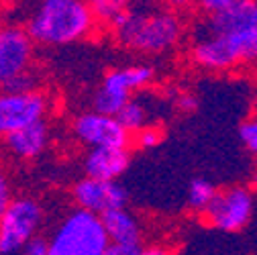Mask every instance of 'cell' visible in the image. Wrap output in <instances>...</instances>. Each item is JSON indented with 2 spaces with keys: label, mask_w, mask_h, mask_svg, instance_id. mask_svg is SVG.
<instances>
[{
  "label": "cell",
  "mask_w": 257,
  "mask_h": 255,
  "mask_svg": "<svg viewBox=\"0 0 257 255\" xmlns=\"http://www.w3.org/2000/svg\"><path fill=\"white\" fill-rule=\"evenodd\" d=\"M120 45L139 53H166L182 39V19L168 9L128 5L112 25Z\"/></svg>",
  "instance_id": "cell-1"
},
{
  "label": "cell",
  "mask_w": 257,
  "mask_h": 255,
  "mask_svg": "<svg viewBox=\"0 0 257 255\" xmlns=\"http://www.w3.org/2000/svg\"><path fill=\"white\" fill-rule=\"evenodd\" d=\"M90 3L82 0H43L27 19L25 31L33 43L68 45L86 39L94 29Z\"/></svg>",
  "instance_id": "cell-2"
},
{
  "label": "cell",
  "mask_w": 257,
  "mask_h": 255,
  "mask_svg": "<svg viewBox=\"0 0 257 255\" xmlns=\"http://www.w3.org/2000/svg\"><path fill=\"white\" fill-rule=\"evenodd\" d=\"M190 57L208 72H227L243 63H257V29L237 35H192Z\"/></svg>",
  "instance_id": "cell-3"
},
{
  "label": "cell",
  "mask_w": 257,
  "mask_h": 255,
  "mask_svg": "<svg viewBox=\"0 0 257 255\" xmlns=\"http://www.w3.org/2000/svg\"><path fill=\"white\" fill-rule=\"evenodd\" d=\"M108 243L102 218L76 208L55 225L47 255H102Z\"/></svg>",
  "instance_id": "cell-4"
},
{
  "label": "cell",
  "mask_w": 257,
  "mask_h": 255,
  "mask_svg": "<svg viewBox=\"0 0 257 255\" xmlns=\"http://www.w3.org/2000/svg\"><path fill=\"white\" fill-rule=\"evenodd\" d=\"M43 208L35 198L21 196L0 212V255H15L29 241L39 237Z\"/></svg>",
  "instance_id": "cell-5"
},
{
  "label": "cell",
  "mask_w": 257,
  "mask_h": 255,
  "mask_svg": "<svg viewBox=\"0 0 257 255\" xmlns=\"http://www.w3.org/2000/svg\"><path fill=\"white\" fill-rule=\"evenodd\" d=\"M153 76L155 72L151 66H126L110 70L92 98L94 110L100 114L116 116L122 106L131 100V92L149 86Z\"/></svg>",
  "instance_id": "cell-6"
},
{
  "label": "cell",
  "mask_w": 257,
  "mask_h": 255,
  "mask_svg": "<svg viewBox=\"0 0 257 255\" xmlns=\"http://www.w3.org/2000/svg\"><path fill=\"white\" fill-rule=\"evenodd\" d=\"M253 208L255 198L247 186H227L216 192L210 206L202 212V218L216 231L235 233L249 225Z\"/></svg>",
  "instance_id": "cell-7"
},
{
  "label": "cell",
  "mask_w": 257,
  "mask_h": 255,
  "mask_svg": "<svg viewBox=\"0 0 257 255\" xmlns=\"http://www.w3.org/2000/svg\"><path fill=\"white\" fill-rule=\"evenodd\" d=\"M49 108L43 92H7L0 90V137H9L29 124L41 122Z\"/></svg>",
  "instance_id": "cell-8"
},
{
  "label": "cell",
  "mask_w": 257,
  "mask_h": 255,
  "mask_svg": "<svg viewBox=\"0 0 257 255\" xmlns=\"http://www.w3.org/2000/svg\"><path fill=\"white\" fill-rule=\"evenodd\" d=\"M257 29V3L255 0H229L218 13L204 15L192 35H237Z\"/></svg>",
  "instance_id": "cell-9"
},
{
  "label": "cell",
  "mask_w": 257,
  "mask_h": 255,
  "mask_svg": "<svg viewBox=\"0 0 257 255\" xmlns=\"http://www.w3.org/2000/svg\"><path fill=\"white\" fill-rule=\"evenodd\" d=\"M33 39L25 29L0 27V90L31 70Z\"/></svg>",
  "instance_id": "cell-10"
},
{
  "label": "cell",
  "mask_w": 257,
  "mask_h": 255,
  "mask_svg": "<svg viewBox=\"0 0 257 255\" xmlns=\"http://www.w3.org/2000/svg\"><path fill=\"white\" fill-rule=\"evenodd\" d=\"M72 129L78 141L88 145L90 149H100V147L126 149L128 145V131L118 122V118L100 114L96 110L80 114L74 120Z\"/></svg>",
  "instance_id": "cell-11"
},
{
  "label": "cell",
  "mask_w": 257,
  "mask_h": 255,
  "mask_svg": "<svg viewBox=\"0 0 257 255\" xmlns=\"http://www.w3.org/2000/svg\"><path fill=\"white\" fill-rule=\"evenodd\" d=\"M72 196H74L78 208L92 212L96 216H102L110 210L124 208V204H126V192L116 180L106 182V180L82 178L74 186Z\"/></svg>",
  "instance_id": "cell-12"
},
{
  "label": "cell",
  "mask_w": 257,
  "mask_h": 255,
  "mask_svg": "<svg viewBox=\"0 0 257 255\" xmlns=\"http://www.w3.org/2000/svg\"><path fill=\"white\" fill-rule=\"evenodd\" d=\"M128 166V151L126 149H112L100 147L90 149L84 157V172L86 178L114 182Z\"/></svg>",
  "instance_id": "cell-13"
},
{
  "label": "cell",
  "mask_w": 257,
  "mask_h": 255,
  "mask_svg": "<svg viewBox=\"0 0 257 255\" xmlns=\"http://www.w3.org/2000/svg\"><path fill=\"white\" fill-rule=\"evenodd\" d=\"M100 218H102V225H104V231L110 243L139 249L143 231H141V222L137 220L133 212H128L126 208H118V210H110L102 214Z\"/></svg>",
  "instance_id": "cell-14"
},
{
  "label": "cell",
  "mask_w": 257,
  "mask_h": 255,
  "mask_svg": "<svg viewBox=\"0 0 257 255\" xmlns=\"http://www.w3.org/2000/svg\"><path fill=\"white\" fill-rule=\"evenodd\" d=\"M47 143H49V129H47L45 120L35 122V124H29V126H25V129L5 137L7 149L15 157H21V159L39 157L45 151Z\"/></svg>",
  "instance_id": "cell-15"
},
{
  "label": "cell",
  "mask_w": 257,
  "mask_h": 255,
  "mask_svg": "<svg viewBox=\"0 0 257 255\" xmlns=\"http://www.w3.org/2000/svg\"><path fill=\"white\" fill-rule=\"evenodd\" d=\"M116 118H118V122L124 126L128 133H139L141 129H145V126H147L149 106L143 100H139V98H131L122 106V110L116 114Z\"/></svg>",
  "instance_id": "cell-16"
},
{
  "label": "cell",
  "mask_w": 257,
  "mask_h": 255,
  "mask_svg": "<svg viewBox=\"0 0 257 255\" xmlns=\"http://www.w3.org/2000/svg\"><path fill=\"white\" fill-rule=\"evenodd\" d=\"M218 190L214 188V184L206 178H194L190 182V188H188V204L192 210H196V212H204L210 202L214 200Z\"/></svg>",
  "instance_id": "cell-17"
},
{
  "label": "cell",
  "mask_w": 257,
  "mask_h": 255,
  "mask_svg": "<svg viewBox=\"0 0 257 255\" xmlns=\"http://www.w3.org/2000/svg\"><path fill=\"white\" fill-rule=\"evenodd\" d=\"M126 3H120V0H94L90 3L94 21H100V23H108L114 25L116 19L126 11Z\"/></svg>",
  "instance_id": "cell-18"
},
{
  "label": "cell",
  "mask_w": 257,
  "mask_h": 255,
  "mask_svg": "<svg viewBox=\"0 0 257 255\" xmlns=\"http://www.w3.org/2000/svg\"><path fill=\"white\" fill-rule=\"evenodd\" d=\"M239 139H241L243 147L257 157V114L245 118L239 124Z\"/></svg>",
  "instance_id": "cell-19"
},
{
  "label": "cell",
  "mask_w": 257,
  "mask_h": 255,
  "mask_svg": "<svg viewBox=\"0 0 257 255\" xmlns=\"http://www.w3.org/2000/svg\"><path fill=\"white\" fill-rule=\"evenodd\" d=\"M162 139H164V131L155 124H147L145 129L135 133V143L141 149H153V147H157L159 143H162Z\"/></svg>",
  "instance_id": "cell-20"
},
{
  "label": "cell",
  "mask_w": 257,
  "mask_h": 255,
  "mask_svg": "<svg viewBox=\"0 0 257 255\" xmlns=\"http://www.w3.org/2000/svg\"><path fill=\"white\" fill-rule=\"evenodd\" d=\"M37 78L33 76V72H27V74H23V76H19L17 80H13L5 90L7 92H19V94H25V92H35L37 88Z\"/></svg>",
  "instance_id": "cell-21"
},
{
  "label": "cell",
  "mask_w": 257,
  "mask_h": 255,
  "mask_svg": "<svg viewBox=\"0 0 257 255\" xmlns=\"http://www.w3.org/2000/svg\"><path fill=\"white\" fill-rule=\"evenodd\" d=\"M47 251H49L47 239L35 237L33 241H29V243L19 251V255H47Z\"/></svg>",
  "instance_id": "cell-22"
},
{
  "label": "cell",
  "mask_w": 257,
  "mask_h": 255,
  "mask_svg": "<svg viewBox=\"0 0 257 255\" xmlns=\"http://www.w3.org/2000/svg\"><path fill=\"white\" fill-rule=\"evenodd\" d=\"M11 182H9V178L5 176V172L0 170V212H3L11 202H13V198H11Z\"/></svg>",
  "instance_id": "cell-23"
},
{
  "label": "cell",
  "mask_w": 257,
  "mask_h": 255,
  "mask_svg": "<svg viewBox=\"0 0 257 255\" xmlns=\"http://www.w3.org/2000/svg\"><path fill=\"white\" fill-rule=\"evenodd\" d=\"M137 249L126 247V245H116V243H108V247L104 249L102 255H135Z\"/></svg>",
  "instance_id": "cell-24"
},
{
  "label": "cell",
  "mask_w": 257,
  "mask_h": 255,
  "mask_svg": "<svg viewBox=\"0 0 257 255\" xmlns=\"http://www.w3.org/2000/svg\"><path fill=\"white\" fill-rule=\"evenodd\" d=\"M178 106H180L184 112H192V110L198 106V100L192 96V94H180V96H178Z\"/></svg>",
  "instance_id": "cell-25"
},
{
  "label": "cell",
  "mask_w": 257,
  "mask_h": 255,
  "mask_svg": "<svg viewBox=\"0 0 257 255\" xmlns=\"http://www.w3.org/2000/svg\"><path fill=\"white\" fill-rule=\"evenodd\" d=\"M135 255H174L168 247L162 245H151V247H139Z\"/></svg>",
  "instance_id": "cell-26"
},
{
  "label": "cell",
  "mask_w": 257,
  "mask_h": 255,
  "mask_svg": "<svg viewBox=\"0 0 257 255\" xmlns=\"http://www.w3.org/2000/svg\"><path fill=\"white\" fill-rule=\"evenodd\" d=\"M251 184L257 188V166L253 168V174H251Z\"/></svg>",
  "instance_id": "cell-27"
}]
</instances>
